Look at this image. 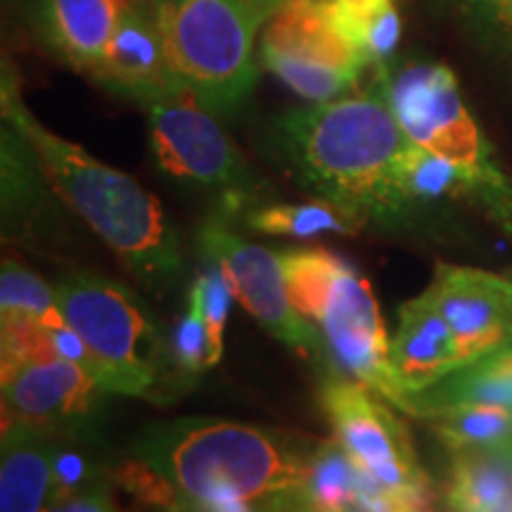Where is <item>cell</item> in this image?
Returning a JSON list of instances; mask_svg holds the SVG:
<instances>
[{
    "instance_id": "9a60e30c",
    "label": "cell",
    "mask_w": 512,
    "mask_h": 512,
    "mask_svg": "<svg viewBox=\"0 0 512 512\" xmlns=\"http://www.w3.org/2000/svg\"><path fill=\"white\" fill-rule=\"evenodd\" d=\"M389 363L399 387L408 396L425 392L463 368L458 339L430 294L422 292L399 309V325L389 339Z\"/></svg>"
},
{
    "instance_id": "5bb4252c",
    "label": "cell",
    "mask_w": 512,
    "mask_h": 512,
    "mask_svg": "<svg viewBox=\"0 0 512 512\" xmlns=\"http://www.w3.org/2000/svg\"><path fill=\"white\" fill-rule=\"evenodd\" d=\"M91 76L107 91L136 102L181 83L171 72L155 12L126 5Z\"/></svg>"
},
{
    "instance_id": "277c9868",
    "label": "cell",
    "mask_w": 512,
    "mask_h": 512,
    "mask_svg": "<svg viewBox=\"0 0 512 512\" xmlns=\"http://www.w3.org/2000/svg\"><path fill=\"white\" fill-rule=\"evenodd\" d=\"M278 259L294 309L318 325L332 361L356 382L413 415L411 396L392 373V337L368 280L323 247L280 249Z\"/></svg>"
},
{
    "instance_id": "cb8c5ba5",
    "label": "cell",
    "mask_w": 512,
    "mask_h": 512,
    "mask_svg": "<svg viewBox=\"0 0 512 512\" xmlns=\"http://www.w3.org/2000/svg\"><path fill=\"white\" fill-rule=\"evenodd\" d=\"M0 316L29 320L43 328L67 323L53 287L12 259H3L0 271Z\"/></svg>"
},
{
    "instance_id": "44dd1931",
    "label": "cell",
    "mask_w": 512,
    "mask_h": 512,
    "mask_svg": "<svg viewBox=\"0 0 512 512\" xmlns=\"http://www.w3.org/2000/svg\"><path fill=\"white\" fill-rule=\"evenodd\" d=\"M368 475L337 439L313 441L302 486L304 512L361 510Z\"/></svg>"
},
{
    "instance_id": "ac0fdd59",
    "label": "cell",
    "mask_w": 512,
    "mask_h": 512,
    "mask_svg": "<svg viewBox=\"0 0 512 512\" xmlns=\"http://www.w3.org/2000/svg\"><path fill=\"white\" fill-rule=\"evenodd\" d=\"M0 169H3V230L5 238L22 230L48 207V178L34 147L3 119L0 138Z\"/></svg>"
},
{
    "instance_id": "3957f363",
    "label": "cell",
    "mask_w": 512,
    "mask_h": 512,
    "mask_svg": "<svg viewBox=\"0 0 512 512\" xmlns=\"http://www.w3.org/2000/svg\"><path fill=\"white\" fill-rule=\"evenodd\" d=\"M0 110L29 140L60 200L93 230L140 283L162 287L183 271L178 233L155 195L124 171L69 143L38 121L22 100L17 69L3 60Z\"/></svg>"
},
{
    "instance_id": "83f0119b",
    "label": "cell",
    "mask_w": 512,
    "mask_h": 512,
    "mask_svg": "<svg viewBox=\"0 0 512 512\" xmlns=\"http://www.w3.org/2000/svg\"><path fill=\"white\" fill-rule=\"evenodd\" d=\"M100 479H105V472H102L98 460H93L83 448L62 444L60 441L53 463V494H50V503L72 496L76 491L100 482Z\"/></svg>"
},
{
    "instance_id": "603a6c76",
    "label": "cell",
    "mask_w": 512,
    "mask_h": 512,
    "mask_svg": "<svg viewBox=\"0 0 512 512\" xmlns=\"http://www.w3.org/2000/svg\"><path fill=\"white\" fill-rule=\"evenodd\" d=\"M247 226L264 235L313 238L320 233L358 235L366 226L361 219L335 202L313 200L302 204H259L249 207Z\"/></svg>"
},
{
    "instance_id": "6da1fadb",
    "label": "cell",
    "mask_w": 512,
    "mask_h": 512,
    "mask_svg": "<svg viewBox=\"0 0 512 512\" xmlns=\"http://www.w3.org/2000/svg\"><path fill=\"white\" fill-rule=\"evenodd\" d=\"M271 140L304 188L366 226L392 228L413 214L401 188V164L413 140L377 79L366 91L285 112L275 119Z\"/></svg>"
},
{
    "instance_id": "484cf974",
    "label": "cell",
    "mask_w": 512,
    "mask_h": 512,
    "mask_svg": "<svg viewBox=\"0 0 512 512\" xmlns=\"http://www.w3.org/2000/svg\"><path fill=\"white\" fill-rule=\"evenodd\" d=\"M188 297L195 299L202 309L204 323L209 330V363L214 368L223 356V332H226L230 302H233L235 294L230 290L226 275L219 268H211L195 280Z\"/></svg>"
},
{
    "instance_id": "30bf717a",
    "label": "cell",
    "mask_w": 512,
    "mask_h": 512,
    "mask_svg": "<svg viewBox=\"0 0 512 512\" xmlns=\"http://www.w3.org/2000/svg\"><path fill=\"white\" fill-rule=\"evenodd\" d=\"M261 62L290 91L309 102H328L356 91L370 67L344 36L330 0H283L259 38Z\"/></svg>"
},
{
    "instance_id": "8992f818",
    "label": "cell",
    "mask_w": 512,
    "mask_h": 512,
    "mask_svg": "<svg viewBox=\"0 0 512 512\" xmlns=\"http://www.w3.org/2000/svg\"><path fill=\"white\" fill-rule=\"evenodd\" d=\"M64 320L79 332L91 375L107 394L147 396L162 380L166 349L150 311L124 285L72 273L55 287Z\"/></svg>"
},
{
    "instance_id": "d6986e66",
    "label": "cell",
    "mask_w": 512,
    "mask_h": 512,
    "mask_svg": "<svg viewBox=\"0 0 512 512\" xmlns=\"http://www.w3.org/2000/svg\"><path fill=\"white\" fill-rule=\"evenodd\" d=\"M446 503L456 512H512V448L453 453Z\"/></svg>"
},
{
    "instance_id": "52a82bcc",
    "label": "cell",
    "mask_w": 512,
    "mask_h": 512,
    "mask_svg": "<svg viewBox=\"0 0 512 512\" xmlns=\"http://www.w3.org/2000/svg\"><path fill=\"white\" fill-rule=\"evenodd\" d=\"M323 406L335 439L377 486L361 498V512H432V486L411 434L389 406L361 382L332 377Z\"/></svg>"
},
{
    "instance_id": "f1b7e54d",
    "label": "cell",
    "mask_w": 512,
    "mask_h": 512,
    "mask_svg": "<svg viewBox=\"0 0 512 512\" xmlns=\"http://www.w3.org/2000/svg\"><path fill=\"white\" fill-rule=\"evenodd\" d=\"M401 41V15L396 5H387L377 15L370 17L366 29V55L373 67L392 62L396 46Z\"/></svg>"
},
{
    "instance_id": "d4e9b609",
    "label": "cell",
    "mask_w": 512,
    "mask_h": 512,
    "mask_svg": "<svg viewBox=\"0 0 512 512\" xmlns=\"http://www.w3.org/2000/svg\"><path fill=\"white\" fill-rule=\"evenodd\" d=\"M470 34L486 53L512 62V0H460Z\"/></svg>"
},
{
    "instance_id": "ffe728a7",
    "label": "cell",
    "mask_w": 512,
    "mask_h": 512,
    "mask_svg": "<svg viewBox=\"0 0 512 512\" xmlns=\"http://www.w3.org/2000/svg\"><path fill=\"white\" fill-rule=\"evenodd\" d=\"M456 403H491L512 411V349L496 351L453 370L444 380L413 396V415L430 418Z\"/></svg>"
},
{
    "instance_id": "ba28073f",
    "label": "cell",
    "mask_w": 512,
    "mask_h": 512,
    "mask_svg": "<svg viewBox=\"0 0 512 512\" xmlns=\"http://www.w3.org/2000/svg\"><path fill=\"white\" fill-rule=\"evenodd\" d=\"M150 126L152 155L159 169L178 183L219 192L226 211L256 200V181L216 114L183 83L138 100Z\"/></svg>"
},
{
    "instance_id": "4316f807",
    "label": "cell",
    "mask_w": 512,
    "mask_h": 512,
    "mask_svg": "<svg viewBox=\"0 0 512 512\" xmlns=\"http://www.w3.org/2000/svg\"><path fill=\"white\" fill-rule=\"evenodd\" d=\"M171 358L174 366L183 373L197 375L200 370L211 368L209 363V330L204 323L202 309L195 299L188 297V311L171 337Z\"/></svg>"
},
{
    "instance_id": "e0dca14e",
    "label": "cell",
    "mask_w": 512,
    "mask_h": 512,
    "mask_svg": "<svg viewBox=\"0 0 512 512\" xmlns=\"http://www.w3.org/2000/svg\"><path fill=\"white\" fill-rule=\"evenodd\" d=\"M60 434L3 430L0 512H46L53 494V463Z\"/></svg>"
},
{
    "instance_id": "2e32d148",
    "label": "cell",
    "mask_w": 512,
    "mask_h": 512,
    "mask_svg": "<svg viewBox=\"0 0 512 512\" xmlns=\"http://www.w3.org/2000/svg\"><path fill=\"white\" fill-rule=\"evenodd\" d=\"M126 0H27V22L46 50L93 74Z\"/></svg>"
},
{
    "instance_id": "1f68e13d",
    "label": "cell",
    "mask_w": 512,
    "mask_h": 512,
    "mask_svg": "<svg viewBox=\"0 0 512 512\" xmlns=\"http://www.w3.org/2000/svg\"><path fill=\"white\" fill-rule=\"evenodd\" d=\"M505 275H508V278H510V280H512V271H508V273H505Z\"/></svg>"
},
{
    "instance_id": "f546056e",
    "label": "cell",
    "mask_w": 512,
    "mask_h": 512,
    "mask_svg": "<svg viewBox=\"0 0 512 512\" xmlns=\"http://www.w3.org/2000/svg\"><path fill=\"white\" fill-rule=\"evenodd\" d=\"M46 512H124L117 503L110 479H100L76 494L48 503Z\"/></svg>"
},
{
    "instance_id": "8fae6325",
    "label": "cell",
    "mask_w": 512,
    "mask_h": 512,
    "mask_svg": "<svg viewBox=\"0 0 512 512\" xmlns=\"http://www.w3.org/2000/svg\"><path fill=\"white\" fill-rule=\"evenodd\" d=\"M197 247L226 275L230 290L261 328L309 361L325 356L323 335L294 309L278 254L235 235L221 216L200 228Z\"/></svg>"
},
{
    "instance_id": "7402d4cb",
    "label": "cell",
    "mask_w": 512,
    "mask_h": 512,
    "mask_svg": "<svg viewBox=\"0 0 512 512\" xmlns=\"http://www.w3.org/2000/svg\"><path fill=\"white\" fill-rule=\"evenodd\" d=\"M432 430L441 444L458 451H494L512 448V411L491 403H456L434 411Z\"/></svg>"
},
{
    "instance_id": "7c38bea8",
    "label": "cell",
    "mask_w": 512,
    "mask_h": 512,
    "mask_svg": "<svg viewBox=\"0 0 512 512\" xmlns=\"http://www.w3.org/2000/svg\"><path fill=\"white\" fill-rule=\"evenodd\" d=\"M105 389L62 356L3 361V430L22 427L67 437L86 427Z\"/></svg>"
},
{
    "instance_id": "4dcf8cb0",
    "label": "cell",
    "mask_w": 512,
    "mask_h": 512,
    "mask_svg": "<svg viewBox=\"0 0 512 512\" xmlns=\"http://www.w3.org/2000/svg\"><path fill=\"white\" fill-rule=\"evenodd\" d=\"M503 230H508V233L512 235V219H510L508 223H505V228H503Z\"/></svg>"
},
{
    "instance_id": "5b68a950",
    "label": "cell",
    "mask_w": 512,
    "mask_h": 512,
    "mask_svg": "<svg viewBox=\"0 0 512 512\" xmlns=\"http://www.w3.org/2000/svg\"><path fill=\"white\" fill-rule=\"evenodd\" d=\"M283 0H152L171 72L216 117L245 105L256 79V38Z\"/></svg>"
},
{
    "instance_id": "7a4b0ae2",
    "label": "cell",
    "mask_w": 512,
    "mask_h": 512,
    "mask_svg": "<svg viewBox=\"0 0 512 512\" xmlns=\"http://www.w3.org/2000/svg\"><path fill=\"white\" fill-rule=\"evenodd\" d=\"M309 437L242 422L181 418L152 425L133 444L143 460L174 486L178 512L247 501L266 512H304L302 486Z\"/></svg>"
},
{
    "instance_id": "4fadbf2b",
    "label": "cell",
    "mask_w": 512,
    "mask_h": 512,
    "mask_svg": "<svg viewBox=\"0 0 512 512\" xmlns=\"http://www.w3.org/2000/svg\"><path fill=\"white\" fill-rule=\"evenodd\" d=\"M425 292L451 325L465 366L512 349V280L508 275L439 264Z\"/></svg>"
},
{
    "instance_id": "9c48e42d",
    "label": "cell",
    "mask_w": 512,
    "mask_h": 512,
    "mask_svg": "<svg viewBox=\"0 0 512 512\" xmlns=\"http://www.w3.org/2000/svg\"><path fill=\"white\" fill-rule=\"evenodd\" d=\"M375 79L403 133L415 145L463 166L496 188L512 185L467 110L451 69L425 60L387 62L375 67Z\"/></svg>"
}]
</instances>
